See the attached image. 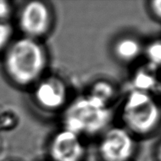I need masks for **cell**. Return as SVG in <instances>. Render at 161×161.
Segmentation results:
<instances>
[{
  "instance_id": "obj_3",
  "label": "cell",
  "mask_w": 161,
  "mask_h": 161,
  "mask_svg": "<svg viewBox=\"0 0 161 161\" xmlns=\"http://www.w3.org/2000/svg\"><path fill=\"white\" fill-rule=\"evenodd\" d=\"M123 127L133 135H147L161 120V108L150 93L132 90L120 109Z\"/></svg>"
},
{
  "instance_id": "obj_13",
  "label": "cell",
  "mask_w": 161,
  "mask_h": 161,
  "mask_svg": "<svg viewBox=\"0 0 161 161\" xmlns=\"http://www.w3.org/2000/svg\"><path fill=\"white\" fill-rule=\"evenodd\" d=\"M13 11V6L10 2L0 0V21H6L10 17Z\"/></svg>"
},
{
  "instance_id": "obj_5",
  "label": "cell",
  "mask_w": 161,
  "mask_h": 161,
  "mask_svg": "<svg viewBox=\"0 0 161 161\" xmlns=\"http://www.w3.org/2000/svg\"><path fill=\"white\" fill-rule=\"evenodd\" d=\"M134 135L124 127H113L102 133L97 146L102 161H130L135 153Z\"/></svg>"
},
{
  "instance_id": "obj_14",
  "label": "cell",
  "mask_w": 161,
  "mask_h": 161,
  "mask_svg": "<svg viewBox=\"0 0 161 161\" xmlns=\"http://www.w3.org/2000/svg\"><path fill=\"white\" fill-rule=\"evenodd\" d=\"M149 9L153 17L161 20V0H153L149 2Z\"/></svg>"
},
{
  "instance_id": "obj_12",
  "label": "cell",
  "mask_w": 161,
  "mask_h": 161,
  "mask_svg": "<svg viewBox=\"0 0 161 161\" xmlns=\"http://www.w3.org/2000/svg\"><path fill=\"white\" fill-rule=\"evenodd\" d=\"M14 29L7 21H0V53L4 52L12 42Z\"/></svg>"
},
{
  "instance_id": "obj_7",
  "label": "cell",
  "mask_w": 161,
  "mask_h": 161,
  "mask_svg": "<svg viewBox=\"0 0 161 161\" xmlns=\"http://www.w3.org/2000/svg\"><path fill=\"white\" fill-rule=\"evenodd\" d=\"M48 152L51 161H83L86 149L80 135L62 128L50 139Z\"/></svg>"
},
{
  "instance_id": "obj_9",
  "label": "cell",
  "mask_w": 161,
  "mask_h": 161,
  "mask_svg": "<svg viewBox=\"0 0 161 161\" xmlns=\"http://www.w3.org/2000/svg\"><path fill=\"white\" fill-rule=\"evenodd\" d=\"M133 90L150 93L157 86V80L154 74L153 67L150 69H140L134 74L132 78Z\"/></svg>"
},
{
  "instance_id": "obj_2",
  "label": "cell",
  "mask_w": 161,
  "mask_h": 161,
  "mask_svg": "<svg viewBox=\"0 0 161 161\" xmlns=\"http://www.w3.org/2000/svg\"><path fill=\"white\" fill-rule=\"evenodd\" d=\"M109 105L86 94L78 97L65 108L63 128L82 136L103 133L111 120Z\"/></svg>"
},
{
  "instance_id": "obj_6",
  "label": "cell",
  "mask_w": 161,
  "mask_h": 161,
  "mask_svg": "<svg viewBox=\"0 0 161 161\" xmlns=\"http://www.w3.org/2000/svg\"><path fill=\"white\" fill-rule=\"evenodd\" d=\"M69 97L65 82L56 75L42 78L36 83L33 97L39 107L54 111L64 106Z\"/></svg>"
},
{
  "instance_id": "obj_4",
  "label": "cell",
  "mask_w": 161,
  "mask_h": 161,
  "mask_svg": "<svg viewBox=\"0 0 161 161\" xmlns=\"http://www.w3.org/2000/svg\"><path fill=\"white\" fill-rule=\"evenodd\" d=\"M53 20V12L47 3L32 0L20 6L17 22L23 36L39 40L50 32Z\"/></svg>"
},
{
  "instance_id": "obj_15",
  "label": "cell",
  "mask_w": 161,
  "mask_h": 161,
  "mask_svg": "<svg viewBox=\"0 0 161 161\" xmlns=\"http://www.w3.org/2000/svg\"><path fill=\"white\" fill-rule=\"evenodd\" d=\"M157 158L158 161H161V142L158 146V149L157 151Z\"/></svg>"
},
{
  "instance_id": "obj_1",
  "label": "cell",
  "mask_w": 161,
  "mask_h": 161,
  "mask_svg": "<svg viewBox=\"0 0 161 161\" xmlns=\"http://www.w3.org/2000/svg\"><path fill=\"white\" fill-rule=\"evenodd\" d=\"M47 64V50L37 39L22 36L12 40L3 52V71L20 87L36 84L42 78Z\"/></svg>"
},
{
  "instance_id": "obj_11",
  "label": "cell",
  "mask_w": 161,
  "mask_h": 161,
  "mask_svg": "<svg viewBox=\"0 0 161 161\" xmlns=\"http://www.w3.org/2000/svg\"><path fill=\"white\" fill-rule=\"evenodd\" d=\"M145 54L150 66L161 67V40L151 42L145 49Z\"/></svg>"
},
{
  "instance_id": "obj_8",
  "label": "cell",
  "mask_w": 161,
  "mask_h": 161,
  "mask_svg": "<svg viewBox=\"0 0 161 161\" xmlns=\"http://www.w3.org/2000/svg\"><path fill=\"white\" fill-rule=\"evenodd\" d=\"M142 50L141 42L130 35H124L117 38L113 45V55L123 63L135 61L142 53Z\"/></svg>"
},
{
  "instance_id": "obj_10",
  "label": "cell",
  "mask_w": 161,
  "mask_h": 161,
  "mask_svg": "<svg viewBox=\"0 0 161 161\" xmlns=\"http://www.w3.org/2000/svg\"><path fill=\"white\" fill-rule=\"evenodd\" d=\"M87 94L109 105L110 102L116 95V88L114 85L108 80H100L94 82Z\"/></svg>"
}]
</instances>
